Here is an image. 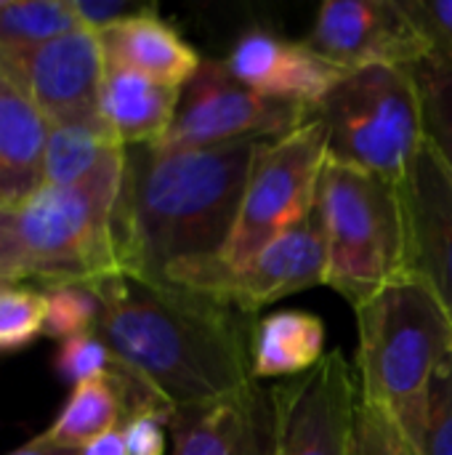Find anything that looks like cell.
<instances>
[{
  "label": "cell",
  "instance_id": "cell-35",
  "mask_svg": "<svg viewBox=\"0 0 452 455\" xmlns=\"http://www.w3.org/2000/svg\"><path fill=\"white\" fill-rule=\"evenodd\" d=\"M0 3H3V0H0Z\"/></svg>",
  "mask_w": 452,
  "mask_h": 455
},
{
  "label": "cell",
  "instance_id": "cell-18",
  "mask_svg": "<svg viewBox=\"0 0 452 455\" xmlns=\"http://www.w3.org/2000/svg\"><path fill=\"white\" fill-rule=\"evenodd\" d=\"M104 61L168 85H186L200 69V53L157 11L133 16L99 35Z\"/></svg>",
  "mask_w": 452,
  "mask_h": 455
},
{
  "label": "cell",
  "instance_id": "cell-22",
  "mask_svg": "<svg viewBox=\"0 0 452 455\" xmlns=\"http://www.w3.org/2000/svg\"><path fill=\"white\" fill-rule=\"evenodd\" d=\"M421 99L426 144L442 157L452 173V59L426 56L410 67Z\"/></svg>",
  "mask_w": 452,
  "mask_h": 455
},
{
  "label": "cell",
  "instance_id": "cell-14",
  "mask_svg": "<svg viewBox=\"0 0 452 455\" xmlns=\"http://www.w3.org/2000/svg\"><path fill=\"white\" fill-rule=\"evenodd\" d=\"M170 455H277V408L272 387H248L194 408H176Z\"/></svg>",
  "mask_w": 452,
  "mask_h": 455
},
{
  "label": "cell",
  "instance_id": "cell-13",
  "mask_svg": "<svg viewBox=\"0 0 452 455\" xmlns=\"http://www.w3.org/2000/svg\"><path fill=\"white\" fill-rule=\"evenodd\" d=\"M400 197L408 227V272L434 293L452 323V173L429 144L400 181Z\"/></svg>",
  "mask_w": 452,
  "mask_h": 455
},
{
  "label": "cell",
  "instance_id": "cell-21",
  "mask_svg": "<svg viewBox=\"0 0 452 455\" xmlns=\"http://www.w3.org/2000/svg\"><path fill=\"white\" fill-rule=\"evenodd\" d=\"M80 21L69 0H3L0 3V72L45 45L48 40L77 29Z\"/></svg>",
  "mask_w": 452,
  "mask_h": 455
},
{
  "label": "cell",
  "instance_id": "cell-20",
  "mask_svg": "<svg viewBox=\"0 0 452 455\" xmlns=\"http://www.w3.org/2000/svg\"><path fill=\"white\" fill-rule=\"evenodd\" d=\"M125 147L107 125V120L88 117L75 123L48 125L45 144V187H72L91 179L115 157H123Z\"/></svg>",
  "mask_w": 452,
  "mask_h": 455
},
{
  "label": "cell",
  "instance_id": "cell-15",
  "mask_svg": "<svg viewBox=\"0 0 452 455\" xmlns=\"http://www.w3.org/2000/svg\"><path fill=\"white\" fill-rule=\"evenodd\" d=\"M229 72L269 99H285L317 109L322 99L349 75L306 43H296L266 29H248L232 45Z\"/></svg>",
  "mask_w": 452,
  "mask_h": 455
},
{
  "label": "cell",
  "instance_id": "cell-26",
  "mask_svg": "<svg viewBox=\"0 0 452 455\" xmlns=\"http://www.w3.org/2000/svg\"><path fill=\"white\" fill-rule=\"evenodd\" d=\"M117 365L120 360L115 357V352L104 344L99 333L61 341V349L56 355V371L72 387L99 379V376H109Z\"/></svg>",
  "mask_w": 452,
  "mask_h": 455
},
{
  "label": "cell",
  "instance_id": "cell-32",
  "mask_svg": "<svg viewBox=\"0 0 452 455\" xmlns=\"http://www.w3.org/2000/svg\"><path fill=\"white\" fill-rule=\"evenodd\" d=\"M8 455H83V451L77 448H67V445H59L53 440H48L45 435H37L35 440H29L27 445L16 448L13 453Z\"/></svg>",
  "mask_w": 452,
  "mask_h": 455
},
{
  "label": "cell",
  "instance_id": "cell-8",
  "mask_svg": "<svg viewBox=\"0 0 452 455\" xmlns=\"http://www.w3.org/2000/svg\"><path fill=\"white\" fill-rule=\"evenodd\" d=\"M314 120L306 104L269 99L240 83L226 61L202 59L200 69L181 88L176 120L163 149H210L240 141L280 139Z\"/></svg>",
  "mask_w": 452,
  "mask_h": 455
},
{
  "label": "cell",
  "instance_id": "cell-10",
  "mask_svg": "<svg viewBox=\"0 0 452 455\" xmlns=\"http://www.w3.org/2000/svg\"><path fill=\"white\" fill-rule=\"evenodd\" d=\"M277 455H352L360 384L341 349L304 376L272 387Z\"/></svg>",
  "mask_w": 452,
  "mask_h": 455
},
{
  "label": "cell",
  "instance_id": "cell-9",
  "mask_svg": "<svg viewBox=\"0 0 452 455\" xmlns=\"http://www.w3.org/2000/svg\"><path fill=\"white\" fill-rule=\"evenodd\" d=\"M325 227L320 211H314L306 221L269 243L258 256L240 267H226L218 256H213L176 267L160 285L200 291L237 307L245 315H256L280 299L325 285Z\"/></svg>",
  "mask_w": 452,
  "mask_h": 455
},
{
  "label": "cell",
  "instance_id": "cell-23",
  "mask_svg": "<svg viewBox=\"0 0 452 455\" xmlns=\"http://www.w3.org/2000/svg\"><path fill=\"white\" fill-rule=\"evenodd\" d=\"M408 443L416 455H452V352L429 384L418 424Z\"/></svg>",
  "mask_w": 452,
  "mask_h": 455
},
{
  "label": "cell",
  "instance_id": "cell-24",
  "mask_svg": "<svg viewBox=\"0 0 452 455\" xmlns=\"http://www.w3.org/2000/svg\"><path fill=\"white\" fill-rule=\"evenodd\" d=\"M45 296V336L69 341L96 333L101 304L93 285H59L43 291Z\"/></svg>",
  "mask_w": 452,
  "mask_h": 455
},
{
  "label": "cell",
  "instance_id": "cell-5",
  "mask_svg": "<svg viewBox=\"0 0 452 455\" xmlns=\"http://www.w3.org/2000/svg\"><path fill=\"white\" fill-rule=\"evenodd\" d=\"M317 211L325 227V285L354 309L410 277L400 184L325 163Z\"/></svg>",
  "mask_w": 452,
  "mask_h": 455
},
{
  "label": "cell",
  "instance_id": "cell-33",
  "mask_svg": "<svg viewBox=\"0 0 452 455\" xmlns=\"http://www.w3.org/2000/svg\"><path fill=\"white\" fill-rule=\"evenodd\" d=\"M5 285H11V283H5V280H0V288H5Z\"/></svg>",
  "mask_w": 452,
  "mask_h": 455
},
{
  "label": "cell",
  "instance_id": "cell-30",
  "mask_svg": "<svg viewBox=\"0 0 452 455\" xmlns=\"http://www.w3.org/2000/svg\"><path fill=\"white\" fill-rule=\"evenodd\" d=\"M72 11L80 21V27L101 35L133 16H141L147 11H155L149 3H133V0H69Z\"/></svg>",
  "mask_w": 452,
  "mask_h": 455
},
{
  "label": "cell",
  "instance_id": "cell-25",
  "mask_svg": "<svg viewBox=\"0 0 452 455\" xmlns=\"http://www.w3.org/2000/svg\"><path fill=\"white\" fill-rule=\"evenodd\" d=\"M45 331V296L35 288H0V352H19Z\"/></svg>",
  "mask_w": 452,
  "mask_h": 455
},
{
  "label": "cell",
  "instance_id": "cell-31",
  "mask_svg": "<svg viewBox=\"0 0 452 455\" xmlns=\"http://www.w3.org/2000/svg\"><path fill=\"white\" fill-rule=\"evenodd\" d=\"M83 455H131L128 453V445H125V435H123V427L120 429H112L101 437H96L93 443H88L83 448Z\"/></svg>",
  "mask_w": 452,
  "mask_h": 455
},
{
  "label": "cell",
  "instance_id": "cell-2",
  "mask_svg": "<svg viewBox=\"0 0 452 455\" xmlns=\"http://www.w3.org/2000/svg\"><path fill=\"white\" fill-rule=\"evenodd\" d=\"M261 141L210 149L125 147L115 205L123 275L165 283L181 264L221 256Z\"/></svg>",
  "mask_w": 452,
  "mask_h": 455
},
{
  "label": "cell",
  "instance_id": "cell-19",
  "mask_svg": "<svg viewBox=\"0 0 452 455\" xmlns=\"http://www.w3.org/2000/svg\"><path fill=\"white\" fill-rule=\"evenodd\" d=\"M325 323L306 309H277L253 323L250 373L253 381L296 379L325 357Z\"/></svg>",
  "mask_w": 452,
  "mask_h": 455
},
{
  "label": "cell",
  "instance_id": "cell-16",
  "mask_svg": "<svg viewBox=\"0 0 452 455\" xmlns=\"http://www.w3.org/2000/svg\"><path fill=\"white\" fill-rule=\"evenodd\" d=\"M48 120L0 72V213L24 205L45 187Z\"/></svg>",
  "mask_w": 452,
  "mask_h": 455
},
{
  "label": "cell",
  "instance_id": "cell-34",
  "mask_svg": "<svg viewBox=\"0 0 452 455\" xmlns=\"http://www.w3.org/2000/svg\"><path fill=\"white\" fill-rule=\"evenodd\" d=\"M0 235H3V213H0Z\"/></svg>",
  "mask_w": 452,
  "mask_h": 455
},
{
  "label": "cell",
  "instance_id": "cell-17",
  "mask_svg": "<svg viewBox=\"0 0 452 455\" xmlns=\"http://www.w3.org/2000/svg\"><path fill=\"white\" fill-rule=\"evenodd\" d=\"M178 101L181 85H168L115 64L104 69L101 117L123 147L160 144L176 120Z\"/></svg>",
  "mask_w": 452,
  "mask_h": 455
},
{
  "label": "cell",
  "instance_id": "cell-6",
  "mask_svg": "<svg viewBox=\"0 0 452 455\" xmlns=\"http://www.w3.org/2000/svg\"><path fill=\"white\" fill-rule=\"evenodd\" d=\"M328 163L400 184L426 136L416 77L408 67L349 72L314 109Z\"/></svg>",
  "mask_w": 452,
  "mask_h": 455
},
{
  "label": "cell",
  "instance_id": "cell-4",
  "mask_svg": "<svg viewBox=\"0 0 452 455\" xmlns=\"http://www.w3.org/2000/svg\"><path fill=\"white\" fill-rule=\"evenodd\" d=\"M357 312L360 400L413 435L437 368L452 352V323L434 293L405 277Z\"/></svg>",
  "mask_w": 452,
  "mask_h": 455
},
{
  "label": "cell",
  "instance_id": "cell-3",
  "mask_svg": "<svg viewBox=\"0 0 452 455\" xmlns=\"http://www.w3.org/2000/svg\"><path fill=\"white\" fill-rule=\"evenodd\" d=\"M125 155L72 187H43L3 213L0 280L48 288L96 285L123 275L115 245V205Z\"/></svg>",
  "mask_w": 452,
  "mask_h": 455
},
{
  "label": "cell",
  "instance_id": "cell-28",
  "mask_svg": "<svg viewBox=\"0 0 452 455\" xmlns=\"http://www.w3.org/2000/svg\"><path fill=\"white\" fill-rule=\"evenodd\" d=\"M405 13L424 35L429 56L452 59V0H402Z\"/></svg>",
  "mask_w": 452,
  "mask_h": 455
},
{
  "label": "cell",
  "instance_id": "cell-29",
  "mask_svg": "<svg viewBox=\"0 0 452 455\" xmlns=\"http://www.w3.org/2000/svg\"><path fill=\"white\" fill-rule=\"evenodd\" d=\"M176 408H152L131 416L123 424L125 445L131 455H165L168 453V435L170 419Z\"/></svg>",
  "mask_w": 452,
  "mask_h": 455
},
{
  "label": "cell",
  "instance_id": "cell-1",
  "mask_svg": "<svg viewBox=\"0 0 452 455\" xmlns=\"http://www.w3.org/2000/svg\"><path fill=\"white\" fill-rule=\"evenodd\" d=\"M96 333L173 408L221 400L253 381L250 315L208 293L115 275L93 285Z\"/></svg>",
  "mask_w": 452,
  "mask_h": 455
},
{
  "label": "cell",
  "instance_id": "cell-7",
  "mask_svg": "<svg viewBox=\"0 0 452 455\" xmlns=\"http://www.w3.org/2000/svg\"><path fill=\"white\" fill-rule=\"evenodd\" d=\"M325 163V133L317 120L280 139L261 141L250 163L234 229L218 259L226 267H240L306 221L317 211Z\"/></svg>",
  "mask_w": 452,
  "mask_h": 455
},
{
  "label": "cell",
  "instance_id": "cell-12",
  "mask_svg": "<svg viewBox=\"0 0 452 455\" xmlns=\"http://www.w3.org/2000/svg\"><path fill=\"white\" fill-rule=\"evenodd\" d=\"M104 69L99 35L77 27L35 48L3 75L32 99L48 125H59L101 115Z\"/></svg>",
  "mask_w": 452,
  "mask_h": 455
},
{
  "label": "cell",
  "instance_id": "cell-27",
  "mask_svg": "<svg viewBox=\"0 0 452 455\" xmlns=\"http://www.w3.org/2000/svg\"><path fill=\"white\" fill-rule=\"evenodd\" d=\"M352 455H416L402 429L378 408L360 400Z\"/></svg>",
  "mask_w": 452,
  "mask_h": 455
},
{
  "label": "cell",
  "instance_id": "cell-11",
  "mask_svg": "<svg viewBox=\"0 0 452 455\" xmlns=\"http://www.w3.org/2000/svg\"><path fill=\"white\" fill-rule=\"evenodd\" d=\"M306 45L346 72L410 69L432 53L402 0H330L317 11Z\"/></svg>",
  "mask_w": 452,
  "mask_h": 455
}]
</instances>
